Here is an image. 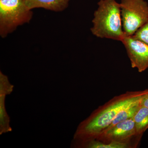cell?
I'll return each instance as SVG.
<instances>
[{"mask_svg":"<svg viewBox=\"0 0 148 148\" xmlns=\"http://www.w3.org/2000/svg\"><path fill=\"white\" fill-rule=\"evenodd\" d=\"M106 137L116 140L129 138L136 133L133 118L121 122L110 128L104 130Z\"/></svg>","mask_w":148,"mask_h":148,"instance_id":"obj_6","label":"cell"},{"mask_svg":"<svg viewBox=\"0 0 148 148\" xmlns=\"http://www.w3.org/2000/svg\"><path fill=\"white\" fill-rule=\"evenodd\" d=\"M135 123L136 133H142L148 127V108L143 106L133 117Z\"/></svg>","mask_w":148,"mask_h":148,"instance_id":"obj_9","label":"cell"},{"mask_svg":"<svg viewBox=\"0 0 148 148\" xmlns=\"http://www.w3.org/2000/svg\"><path fill=\"white\" fill-rule=\"evenodd\" d=\"M33 13L24 0H0V35L4 38L18 26L29 23Z\"/></svg>","mask_w":148,"mask_h":148,"instance_id":"obj_3","label":"cell"},{"mask_svg":"<svg viewBox=\"0 0 148 148\" xmlns=\"http://www.w3.org/2000/svg\"><path fill=\"white\" fill-rule=\"evenodd\" d=\"M142 106L148 108V94L143 100L142 103Z\"/></svg>","mask_w":148,"mask_h":148,"instance_id":"obj_14","label":"cell"},{"mask_svg":"<svg viewBox=\"0 0 148 148\" xmlns=\"http://www.w3.org/2000/svg\"><path fill=\"white\" fill-rule=\"evenodd\" d=\"M133 36L148 45V21L138 29Z\"/></svg>","mask_w":148,"mask_h":148,"instance_id":"obj_13","label":"cell"},{"mask_svg":"<svg viewBox=\"0 0 148 148\" xmlns=\"http://www.w3.org/2000/svg\"><path fill=\"white\" fill-rule=\"evenodd\" d=\"M13 85L10 82L8 77L0 71V95H10L13 91Z\"/></svg>","mask_w":148,"mask_h":148,"instance_id":"obj_12","label":"cell"},{"mask_svg":"<svg viewBox=\"0 0 148 148\" xmlns=\"http://www.w3.org/2000/svg\"><path fill=\"white\" fill-rule=\"evenodd\" d=\"M70 0H24L29 9L43 8L55 12H61L68 7Z\"/></svg>","mask_w":148,"mask_h":148,"instance_id":"obj_7","label":"cell"},{"mask_svg":"<svg viewBox=\"0 0 148 148\" xmlns=\"http://www.w3.org/2000/svg\"><path fill=\"white\" fill-rule=\"evenodd\" d=\"M121 42L124 46L132 68L140 73L148 68V45L132 36H125Z\"/></svg>","mask_w":148,"mask_h":148,"instance_id":"obj_5","label":"cell"},{"mask_svg":"<svg viewBox=\"0 0 148 148\" xmlns=\"http://www.w3.org/2000/svg\"><path fill=\"white\" fill-rule=\"evenodd\" d=\"M82 147L88 148H126L127 145L126 143L118 141H113L109 144H104L95 140H82Z\"/></svg>","mask_w":148,"mask_h":148,"instance_id":"obj_11","label":"cell"},{"mask_svg":"<svg viewBox=\"0 0 148 148\" xmlns=\"http://www.w3.org/2000/svg\"><path fill=\"white\" fill-rule=\"evenodd\" d=\"M95 11L90 29L98 38L121 42L125 36L120 3L116 0H100Z\"/></svg>","mask_w":148,"mask_h":148,"instance_id":"obj_2","label":"cell"},{"mask_svg":"<svg viewBox=\"0 0 148 148\" xmlns=\"http://www.w3.org/2000/svg\"><path fill=\"white\" fill-rule=\"evenodd\" d=\"M141 106L142 104L135 105V106H132V107L125 109L120 112L118 114L117 116L111 123V124L104 130L113 127L115 125L121 122L133 118Z\"/></svg>","mask_w":148,"mask_h":148,"instance_id":"obj_10","label":"cell"},{"mask_svg":"<svg viewBox=\"0 0 148 148\" xmlns=\"http://www.w3.org/2000/svg\"><path fill=\"white\" fill-rule=\"evenodd\" d=\"M125 36H133L148 21V4L145 0H121L120 3Z\"/></svg>","mask_w":148,"mask_h":148,"instance_id":"obj_4","label":"cell"},{"mask_svg":"<svg viewBox=\"0 0 148 148\" xmlns=\"http://www.w3.org/2000/svg\"><path fill=\"white\" fill-rule=\"evenodd\" d=\"M148 90L122 98L98 114L93 115L79 125L74 136L76 140H90L103 132L111 124L120 112L135 105L142 104Z\"/></svg>","mask_w":148,"mask_h":148,"instance_id":"obj_1","label":"cell"},{"mask_svg":"<svg viewBox=\"0 0 148 148\" xmlns=\"http://www.w3.org/2000/svg\"><path fill=\"white\" fill-rule=\"evenodd\" d=\"M6 95H0V135L12 131L10 117L5 107Z\"/></svg>","mask_w":148,"mask_h":148,"instance_id":"obj_8","label":"cell"}]
</instances>
